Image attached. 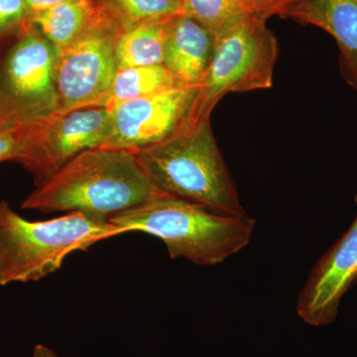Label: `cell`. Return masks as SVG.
<instances>
[{
    "label": "cell",
    "mask_w": 357,
    "mask_h": 357,
    "mask_svg": "<svg viewBox=\"0 0 357 357\" xmlns=\"http://www.w3.org/2000/svg\"><path fill=\"white\" fill-rule=\"evenodd\" d=\"M160 194L135 153L98 147L77 155L37 187L21 208L45 213H82L109 220Z\"/></svg>",
    "instance_id": "cell-1"
},
{
    "label": "cell",
    "mask_w": 357,
    "mask_h": 357,
    "mask_svg": "<svg viewBox=\"0 0 357 357\" xmlns=\"http://www.w3.org/2000/svg\"><path fill=\"white\" fill-rule=\"evenodd\" d=\"M121 231L151 234L165 243L171 258L215 266L250 243L256 220L229 215L160 194L110 218Z\"/></svg>",
    "instance_id": "cell-2"
},
{
    "label": "cell",
    "mask_w": 357,
    "mask_h": 357,
    "mask_svg": "<svg viewBox=\"0 0 357 357\" xmlns=\"http://www.w3.org/2000/svg\"><path fill=\"white\" fill-rule=\"evenodd\" d=\"M157 191L217 213L246 215L210 123L135 153Z\"/></svg>",
    "instance_id": "cell-3"
},
{
    "label": "cell",
    "mask_w": 357,
    "mask_h": 357,
    "mask_svg": "<svg viewBox=\"0 0 357 357\" xmlns=\"http://www.w3.org/2000/svg\"><path fill=\"white\" fill-rule=\"evenodd\" d=\"M122 234L109 220L82 213L32 222L0 201V285L41 280L70 253Z\"/></svg>",
    "instance_id": "cell-4"
},
{
    "label": "cell",
    "mask_w": 357,
    "mask_h": 357,
    "mask_svg": "<svg viewBox=\"0 0 357 357\" xmlns=\"http://www.w3.org/2000/svg\"><path fill=\"white\" fill-rule=\"evenodd\" d=\"M266 21L251 14L213 34L211 64L180 130L210 123L211 112L227 93L272 88L279 43Z\"/></svg>",
    "instance_id": "cell-5"
},
{
    "label": "cell",
    "mask_w": 357,
    "mask_h": 357,
    "mask_svg": "<svg viewBox=\"0 0 357 357\" xmlns=\"http://www.w3.org/2000/svg\"><path fill=\"white\" fill-rule=\"evenodd\" d=\"M57 49L30 26L0 57L2 114L8 126L59 112L55 84Z\"/></svg>",
    "instance_id": "cell-6"
},
{
    "label": "cell",
    "mask_w": 357,
    "mask_h": 357,
    "mask_svg": "<svg viewBox=\"0 0 357 357\" xmlns=\"http://www.w3.org/2000/svg\"><path fill=\"white\" fill-rule=\"evenodd\" d=\"M121 33L98 6V15L88 28L73 43L57 51L55 84L59 112L105 107L119 72L115 45Z\"/></svg>",
    "instance_id": "cell-7"
},
{
    "label": "cell",
    "mask_w": 357,
    "mask_h": 357,
    "mask_svg": "<svg viewBox=\"0 0 357 357\" xmlns=\"http://www.w3.org/2000/svg\"><path fill=\"white\" fill-rule=\"evenodd\" d=\"M112 114L103 107L57 112L31 121L24 151L18 158L37 187L53 177L77 155L102 146Z\"/></svg>",
    "instance_id": "cell-8"
},
{
    "label": "cell",
    "mask_w": 357,
    "mask_h": 357,
    "mask_svg": "<svg viewBox=\"0 0 357 357\" xmlns=\"http://www.w3.org/2000/svg\"><path fill=\"white\" fill-rule=\"evenodd\" d=\"M197 91L177 86L121 103L109 110V132L100 147L137 153L167 139L184 126Z\"/></svg>",
    "instance_id": "cell-9"
},
{
    "label": "cell",
    "mask_w": 357,
    "mask_h": 357,
    "mask_svg": "<svg viewBox=\"0 0 357 357\" xmlns=\"http://www.w3.org/2000/svg\"><path fill=\"white\" fill-rule=\"evenodd\" d=\"M357 208V194L356 196ZM357 283V211L349 229L312 268L298 297L299 318L311 326L335 323L340 303Z\"/></svg>",
    "instance_id": "cell-10"
},
{
    "label": "cell",
    "mask_w": 357,
    "mask_h": 357,
    "mask_svg": "<svg viewBox=\"0 0 357 357\" xmlns=\"http://www.w3.org/2000/svg\"><path fill=\"white\" fill-rule=\"evenodd\" d=\"M284 18L332 35L340 50L342 77L357 93V0H304Z\"/></svg>",
    "instance_id": "cell-11"
},
{
    "label": "cell",
    "mask_w": 357,
    "mask_h": 357,
    "mask_svg": "<svg viewBox=\"0 0 357 357\" xmlns=\"http://www.w3.org/2000/svg\"><path fill=\"white\" fill-rule=\"evenodd\" d=\"M213 46L215 39L208 29L180 14L171 22L163 65L178 86L198 88L211 64Z\"/></svg>",
    "instance_id": "cell-12"
},
{
    "label": "cell",
    "mask_w": 357,
    "mask_h": 357,
    "mask_svg": "<svg viewBox=\"0 0 357 357\" xmlns=\"http://www.w3.org/2000/svg\"><path fill=\"white\" fill-rule=\"evenodd\" d=\"M174 17L147 21L122 31L115 45L119 70L163 64L167 38Z\"/></svg>",
    "instance_id": "cell-13"
},
{
    "label": "cell",
    "mask_w": 357,
    "mask_h": 357,
    "mask_svg": "<svg viewBox=\"0 0 357 357\" xmlns=\"http://www.w3.org/2000/svg\"><path fill=\"white\" fill-rule=\"evenodd\" d=\"M98 13L96 0H69L33 16L30 24L34 25L59 51L73 43Z\"/></svg>",
    "instance_id": "cell-14"
},
{
    "label": "cell",
    "mask_w": 357,
    "mask_h": 357,
    "mask_svg": "<svg viewBox=\"0 0 357 357\" xmlns=\"http://www.w3.org/2000/svg\"><path fill=\"white\" fill-rule=\"evenodd\" d=\"M177 86L175 79L163 64L119 70L105 107L112 110L121 103Z\"/></svg>",
    "instance_id": "cell-15"
},
{
    "label": "cell",
    "mask_w": 357,
    "mask_h": 357,
    "mask_svg": "<svg viewBox=\"0 0 357 357\" xmlns=\"http://www.w3.org/2000/svg\"><path fill=\"white\" fill-rule=\"evenodd\" d=\"M121 31L160 18L184 14L182 0H96Z\"/></svg>",
    "instance_id": "cell-16"
},
{
    "label": "cell",
    "mask_w": 357,
    "mask_h": 357,
    "mask_svg": "<svg viewBox=\"0 0 357 357\" xmlns=\"http://www.w3.org/2000/svg\"><path fill=\"white\" fill-rule=\"evenodd\" d=\"M183 11L211 34L245 16L255 14L250 0H182Z\"/></svg>",
    "instance_id": "cell-17"
},
{
    "label": "cell",
    "mask_w": 357,
    "mask_h": 357,
    "mask_svg": "<svg viewBox=\"0 0 357 357\" xmlns=\"http://www.w3.org/2000/svg\"><path fill=\"white\" fill-rule=\"evenodd\" d=\"M24 0H0V48L30 27Z\"/></svg>",
    "instance_id": "cell-18"
},
{
    "label": "cell",
    "mask_w": 357,
    "mask_h": 357,
    "mask_svg": "<svg viewBox=\"0 0 357 357\" xmlns=\"http://www.w3.org/2000/svg\"><path fill=\"white\" fill-rule=\"evenodd\" d=\"M31 121L18 126H0V164L17 161L24 151Z\"/></svg>",
    "instance_id": "cell-19"
},
{
    "label": "cell",
    "mask_w": 357,
    "mask_h": 357,
    "mask_svg": "<svg viewBox=\"0 0 357 357\" xmlns=\"http://www.w3.org/2000/svg\"><path fill=\"white\" fill-rule=\"evenodd\" d=\"M256 15L268 20L273 16L285 17L292 7L304 0H250Z\"/></svg>",
    "instance_id": "cell-20"
},
{
    "label": "cell",
    "mask_w": 357,
    "mask_h": 357,
    "mask_svg": "<svg viewBox=\"0 0 357 357\" xmlns=\"http://www.w3.org/2000/svg\"><path fill=\"white\" fill-rule=\"evenodd\" d=\"M24 1L30 20L36 14L43 13L52 7L59 6V4L69 1V0H24Z\"/></svg>",
    "instance_id": "cell-21"
},
{
    "label": "cell",
    "mask_w": 357,
    "mask_h": 357,
    "mask_svg": "<svg viewBox=\"0 0 357 357\" xmlns=\"http://www.w3.org/2000/svg\"><path fill=\"white\" fill-rule=\"evenodd\" d=\"M31 357H61L59 354H56L50 347H46L44 344L35 345L33 349Z\"/></svg>",
    "instance_id": "cell-22"
},
{
    "label": "cell",
    "mask_w": 357,
    "mask_h": 357,
    "mask_svg": "<svg viewBox=\"0 0 357 357\" xmlns=\"http://www.w3.org/2000/svg\"><path fill=\"white\" fill-rule=\"evenodd\" d=\"M6 119H4L3 114H2V103H1V93H0V126H6Z\"/></svg>",
    "instance_id": "cell-23"
}]
</instances>
